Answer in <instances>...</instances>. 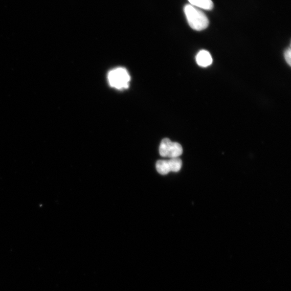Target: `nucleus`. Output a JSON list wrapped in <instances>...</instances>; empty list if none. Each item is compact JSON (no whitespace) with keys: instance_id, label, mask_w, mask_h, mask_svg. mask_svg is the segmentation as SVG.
Instances as JSON below:
<instances>
[{"instance_id":"f257e3e1","label":"nucleus","mask_w":291,"mask_h":291,"mask_svg":"<svg viewBox=\"0 0 291 291\" xmlns=\"http://www.w3.org/2000/svg\"><path fill=\"white\" fill-rule=\"evenodd\" d=\"M184 12L189 25L195 31H203L209 26L207 16L197 8L187 5L184 8Z\"/></svg>"},{"instance_id":"f03ea898","label":"nucleus","mask_w":291,"mask_h":291,"mask_svg":"<svg viewBox=\"0 0 291 291\" xmlns=\"http://www.w3.org/2000/svg\"><path fill=\"white\" fill-rule=\"evenodd\" d=\"M108 81L113 87L124 89L128 87L130 76L126 69L117 68L109 72Z\"/></svg>"},{"instance_id":"7ed1b4c3","label":"nucleus","mask_w":291,"mask_h":291,"mask_svg":"<svg viewBox=\"0 0 291 291\" xmlns=\"http://www.w3.org/2000/svg\"><path fill=\"white\" fill-rule=\"evenodd\" d=\"M196 61L197 64L202 67H207L213 63V58L207 50H200L197 54Z\"/></svg>"},{"instance_id":"20e7f679","label":"nucleus","mask_w":291,"mask_h":291,"mask_svg":"<svg viewBox=\"0 0 291 291\" xmlns=\"http://www.w3.org/2000/svg\"><path fill=\"white\" fill-rule=\"evenodd\" d=\"M190 5L205 10H212L214 7V4L212 0H188Z\"/></svg>"},{"instance_id":"39448f33","label":"nucleus","mask_w":291,"mask_h":291,"mask_svg":"<svg viewBox=\"0 0 291 291\" xmlns=\"http://www.w3.org/2000/svg\"><path fill=\"white\" fill-rule=\"evenodd\" d=\"M183 153V148L182 145L176 142L170 144L167 156L172 158H178Z\"/></svg>"},{"instance_id":"423d86ee","label":"nucleus","mask_w":291,"mask_h":291,"mask_svg":"<svg viewBox=\"0 0 291 291\" xmlns=\"http://www.w3.org/2000/svg\"><path fill=\"white\" fill-rule=\"evenodd\" d=\"M158 172L162 175H167L170 172L168 162L166 160H159L156 164Z\"/></svg>"},{"instance_id":"0eeeda50","label":"nucleus","mask_w":291,"mask_h":291,"mask_svg":"<svg viewBox=\"0 0 291 291\" xmlns=\"http://www.w3.org/2000/svg\"><path fill=\"white\" fill-rule=\"evenodd\" d=\"M168 162L170 172H178L182 167L183 162L178 158L170 159Z\"/></svg>"},{"instance_id":"6e6552de","label":"nucleus","mask_w":291,"mask_h":291,"mask_svg":"<svg viewBox=\"0 0 291 291\" xmlns=\"http://www.w3.org/2000/svg\"><path fill=\"white\" fill-rule=\"evenodd\" d=\"M172 141L168 138L164 139L159 147V153L163 157L167 156L168 150Z\"/></svg>"},{"instance_id":"1a4fd4ad","label":"nucleus","mask_w":291,"mask_h":291,"mask_svg":"<svg viewBox=\"0 0 291 291\" xmlns=\"http://www.w3.org/2000/svg\"><path fill=\"white\" fill-rule=\"evenodd\" d=\"M285 59L287 64L290 66L291 65V50L289 48L287 49L284 54Z\"/></svg>"}]
</instances>
